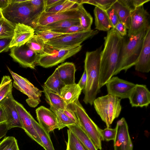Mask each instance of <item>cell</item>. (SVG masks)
Listing matches in <instances>:
<instances>
[{"instance_id": "1", "label": "cell", "mask_w": 150, "mask_h": 150, "mask_svg": "<svg viewBox=\"0 0 150 150\" xmlns=\"http://www.w3.org/2000/svg\"><path fill=\"white\" fill-rule=\"evenodd\" d=\"M123 37L114 28L107 31L104 38L100 54L99 87L100 89L112 77L121 50Z\"/></svg>"}, {"instance_id": "2", "label": "cell", "mask_w": 150, "mask_h": 150, "mask_svg": "<svg viewBox=\"0 0 150 150\" xmlns=\"http://www.w3.org/2000/svg\"><path fill=\"white\" fill-rule=\"evenodd\" d=\"M102 46L94 51L87 52L84 60V70L87 80L86 86L83 90L84 96L83 101L86 104H93L97 94L100 91L99 79L100 72V54Z\"/></svg>"}, {"instance_id": "3", "label": "cell", "mask_w": 150, "mask_h": 150, "mask_svg": "<svg viewBox=\"0 0 150 150\" xmlns=\"http://www.w3.org/2000/svg\"><path fill=\"white\" fill-rule=\"evenodd\" d=\"M147 30L142 31L133 38H129L126 35L123 37L121 50L113 76L122 70L126 72L134 66L139 56Z\"/></svg>"}, {"instance_id": "4", "label": "cell", "mask_w": 150, "mask_h": 150, "mask_svg": "<svg viewBox=\"0 0 150 150\" xmlns=\"http://www.w3.org/2000/svg\"><path fill=\"white\" fill-rule=\"evenodd\" d=\"M82 45L65 48H57L45 44L44 52L38 54L37 65L45 68L56 66L75 55L81 49Z\"/></svg>"}, {"instance_id": "5", "label": "cell", "mask_w": 150, "mask_h": 150, "mask_svg": "<svg viewBox=\"0 0 150 150\" xmlns=\"http://www.w3.org/2000/svg\"><path fill=\"white\" fill-rule=\"evenodd\" d=\"M121 99L108 94L94 100V108L107 127L109 128L114 120L119 116L122 109Z\"/></svg>"}, {"instance_id": "6", "label": "cell", "mask_w": 150, "mask_h": 150, "mask_svg": "<svg viewBox=\"0 0 150 150\" xmlns=\"http://www.w3.org/2000/svg\"><path fill=\"white\" fill-rule=\"evenodd\" d=\"M72 108L80 125L89 136L97 149L101 150L102 141L104 140L101 133V129L89 117L79 99L73 103Z\"/></svg>"}, {"instance_id": "7", "label": "cell", "mask_w": 150, "mask_h": 150, "mask_svg": "<svg viewBox=\"0 0 150 150\" xmlns=\"http://www.w3.org/2000/svg\"><path fill=\"white\" fill-rule=\"evenodd\" d=\"M2 12L4 17L12 23L16 25L20 23L31 27L38 14L33 11L28 0L19 4L11 3Z\"/></svg>"}, {"instance_id": "8", "label": "cell", "mask_w": 150, "mask_h": 150, "mask_svg": "<svg viewBox=\"0 0 150 150\" xmlns=\"http://www.w3.org/2000/svg\"><path fill=\"white\" fill-rule=\"evenodd\" d=\"M13 79V85L16 88L27 96L26 102L30 107L35 108L41 102L42 91L35 86L26 79L12 71L8 67Z\"/></svg>"}, {"instance_id": "9", "label": "cell", "mask_w": 150, "mask_h": 150, "mask_svg": "<svg viewBox=\"0 0 150 150\" xmlns=\"http://www.w3.org/2000/svg\"><path fill=\"white\" fill-rule=\"evenodd\" d=\"M98 33L91 29L76 33L65 34L51 39L45 44L57 48H65L81 45L85 40Z\"/></svg>"}, {"instance_id": "10", "label": "cell", "mask_w": 150, "mask_h": 150, "mask_svg": "<svg viewBox=\"0 0 150 150\" xmlns=\"http://www.w3.org/2000/svg\"><path fill=\"white\" fill-rule=\"evenodd\" d=\"M79 18L77 6L68 10L56 13L47 12L43 10L35 16L32 22L31 27L33 28L62 20Z\"/></svg>"}, {"instance_id": "11", "label": "cell", "mask_w": 150, "mask_h": 150, "mask_svg": "<svg viewBox=\"0 0 150 150\" xmlns=\"http://www.w3.org/2000/svg\"><path fill=\"white\" fill-rule=\"evenodd\" d=\"M149 19L150 15L143 6L131 11L130 27L127 36L133 38L142 31L150 28Z\"/></svg>"}, {"instance_id": "12", "label": "cell", "mask_w": 150, "mask_h": 150, "mask_svg": "<svg viewBox=\"0 0 150 150\" xmlns=\"http://www.w3.org/2000/svg\"><path fill=\"white\" fill-rule=\"evenodd\" d=\"M10 56L24 67L35 69L38 57L26 44L10 48Z\"/></svg>"}, {"instance_id": "13", "label": "cell", "mask_w": 150, "mask_h": 150, "mask_svg": "<svg viewBox=\"0 0 150 150\" xmlns=\"http://www.w3.org/2000/svg\"><path fill=\"white\" fill-rule=\"evenodd\" d=\"M10 91L0 102L6 118V124L8 130L14 127L22 129V125L16 106L15 100Z\"/></svg>"}, {"instance_id": "14", "label": "cell", "mask_w": 150, "mask_h": 150, "mask_svg": "<svg viewBox=\"0 0 150 150\" xmlns=\"http://www.w3.org/2000/svg\"><path fill=\"white\" fill-rule=\"evenodd\" d=\"M105 85L108 94L121 99L128 98L135 86L133 83L117 76L112 77Z\"/></svg>"}, {"instance_id": "15", "label": "cell", "mask_w": 150, "mask_h": 150, "mask_svg": "<svg viewBox=\"0 0 150 150\" xmlns=\"http://www.w3.org/2000/svg\"><path fill=\"white\" fill-rule=\"evenodd\" d=\"M116 133L114 140V150H133L128 127L125 118L122 117L117 123Z\"/></svg>"}, {"instance_id": "16", "label": "cell", "mask_w": 150, "mask_h": 150, "mask_svg": "<svg viewBox=\"0 0 150 150\" xmlns=\"http://www.w3.org/2000/svg\"><path fill=\"white\" fill-rule=\"evenodd\" d=\"M38 123L47 133L57 129L59 124L57 117L55 113L50 109L41 106L35 110Z\"/></svg>"}, {"instance_id": "17", "label": "cell", "mask_w": 150, "mask_h": 150, "mask_svg": "<svg viewBox=\"0 0 150 150\" xmlns=\"http://www.w3.org/2000/svg\"><path fill=\"white\" fill-rule=\"evenodd\" d=\"M15 104L22 124V129L31 139L42 146V142L33 125L32 116L22 104L16 100Z\"/></svg>"}, {"instance_id": "18", "label": "cell", "mask_w": 150, "mask_h": 150, "mask_svg": "<svg viewBox=\"0 0 150 150\" xmlns=\"http://www.w3.org/2000/svg\"><path fill=\"white\" fill-rule=\"evenodd\" d=\"M135 68L137 71L148 73L150 71V28L144 37L142 48Z\"/></svg>"}, {"instance_id": "19", "label": "cell", "mask_w": 150, "mask_h": 150, "mask_svg": "<svg viewBox=\"0 0 150 150\" xmlns=\"http://www.w3.org/2000/svg\"><path fill=\"white\" fill-rule=\"evenodd\" d=\"M128 98L132 107H146L150 103V92L146 85L136 84Z\"/></svg>"}, {"instance_id": "20", "label": "cell", "mask_w": 150, "mask_h": 150, "mask_svg": "<svg viewBox=\"0 0 150 150\" xmlns=\"http://www.w3.org/2000/svg\"><path fill=\"white\" fill-rule=\"evenodd\" d=\"M34 34L35 30L31 27L20 23L16 24L10 48L25 44Z\"/></svg>"}, {"instance_id": "21", "label": "cell", "mask_w": 150, "mask_h": 150, "mask_svg": "<svg viewBox=\"0 0 150 150\" xmlns=\"http://www.w3.org/2000/svg\"><path fill=\"white\" fill-rule=\"evenodd\" d=\"M57 69L60 79L65 85L75 83V74L76 69L73 63L66 62L63 63Z\"/></svg>"}, {"instance_id": "22", "label": "cell", "mask_w": 150, "mask_h": 150, "mask_svg": "<svg viewBox=\"0 0 150 150\" xmlns=\"http://www.w3.org/2000/svg\"><path fill=\"white\" fill-rule=\"evenodd\" d=\"M82 91L78 84L65 85L61 89L60 95L68 106L79 99Z\"/></svg>"}, {"instance_id": "23", "label": "cell", "mask_w": 150, "mask_h": 150, "mask_svg": "<svg viewBox=\"0 0 150 150\" xmlns=\"http://www.w3.org/2000/svg\"><path fill=\"white\" fill-rule=\"evenodd\" d=\"M93 11L96 29L108 31L113 28L106 11L95 6Z\"/></svg>"}, {"instance_id": "24", "label": "cell", "mask_w": 150, "mask_h": 150, "mask_svg": "<svg viewBox=\"0 0 150 150\" xmlns=\"http://www.w3.org/2000/svg\"><path fill=\"white\" fill-rule=\"evenodd\" d=\"M67 127L75 135L85 150H98L89 136L79 124Z\"/></svg>"}, {"instance_id": "25", "label": "cell", "mask_w": 150, "mask_h": 150, "mask_svg": "<svg viewBox=\"0 0 150 150\" xmlns=\"http://www.w3.org/2000/svg\"><path fill=\"white\" fill-rule=\"evenodd\" d=\"M42 87L45 100L50 107L62 110L67 108V105L59 94L50 89L44 85Z\"/></svg>"}, {"instance_id": "26", "label": "cell", "mask_w": 150, "mask_h": 150, "mask_svg": "<svg viewBox=\"0 0 150 150\" xmlns=\"http://www.w3.org/2000/svg\"><path fill=\"white\" fill-rule=\"evenodd\" d=\"M118 15L120 21L125 26L127 29L130 27V12L129 9L122 1L116 0L112 6Z\"/></svg>"}, {"instance_id": "27", "label": "cell", "mask_w": 150, "mask_h": 150, "mask_svg": "<svg viewBox=\"0 0 150 150\" xmlns=\"http://www.w3.org/2000/svg\"><path fill=\"white\" fill-rule=\"evenodd\" d=\"M78 25H80L79 19L76 18L62 20L45 26H36L33 28L35 30H51Z\"/></svg>"}, {"instance_id": "28", "label": "cell", "mask_w": 150, "mask_h": 150, "mask_svg": "<svg viewBox=\"0 0 150 150\" xmlns=\"http://www.w3.org/2000/svg\"><path fill=\"white\" fill-rule=\"evenodd\" d=\"M31 120L33 127L42 142V147L45 150H55L49 134L47 133L42 127L32 116Z\"/></svg>"}, {"instance_id": "29", "label": "cell", "mask_w": 150, "mask_h": 150, "mask_svg": "<svg viewBox=\"0 0 150 150\" xmlns=\"http://www.w3.org/2000/svg\"><path fill=\"white\" fill-rule=\"evenodd\" d=\"M44 85L60 95L61 89L65 85L60 79L57 68Z\"/></svg>"}, {"instance_id": "30", "label": "cell", "mask_w": 150, "mask_h": 150, "mask_svg": "<svg viewBox=\"0 0 150 150\" xmlns=\"http://www.w3.org/2000/svg\"><path fill=\"white\" fill-rule=\"evenodd\" d=\"M77 4L75 0H59L52 6L44 11L49 13H56L68 10L76 7Z\"/></svg>"}, {"instance_id": "31", "label": "cell", "mask_w": 150, "mask_h": 150, "mask_svg": "<svg viewBox=\"0 0 150 150\" xmlns=\"http://www.w3.org/2000/svg\"><path fill=\"white\" fill-rule=\"evenodd\" d=\"M77 7L79 14L80 26L85 31L89 30L93 21V18L90 14L84 8L83 4H77Z\"/></svg>"}, {"instance_id": "32", "label": "cell", "mask_w": 150, "mask_h": 150, "mask_svg": "<svg viewBox=\"0 0 150 150\" xmlns=\"http://www.w3.org/2000/svg\"><path fill=\"white\" fill-rule=\"evenodd\" d=\"M16 25L4 17L0 20V40L12 38Z\"/></svg>"}, {"instance_id": "33", "label": "cell", "mask_w": 150, "mask_h": 150, "mask_svg": "<svg viewBox=\"0 0 150 150\" xmlns=\"http://www.w3.org/2000/svg\"><path fill=\"white\" fill-rule=\"evenodd\" d=\"M50 109L56 114L59 124V130L64 127L76 124L74 121L67 116L63 112V110L57 109L52 107Z\"/></svg>"}, {"instance_id": "34", "label": "cell", "mask_w": 150, "mask_h": 150, "mask_svg": "<svg viewBox=\"0 0 150 150\" xmlns=\"http://www.w3.org/2000/svg\"><path fill=\"white\" fill-rule=\"evenodd\" d=\"M26 44L31 49L38 54L44 52L45 43L42 39L35 34Z\"/></svg>"}, {"instance_id": "35", "label": "cell", "mask_w": 150, "mask_h": 150, "mask_svg": "<svg viewBox=\"0 0 150 150\" xmlns=\"http://www.w3.org/2000/svg\"><path fill=\"white\" fill-rule=\"evenodd\" d=\"M67 135L66 150H85L77 138L69 129L67 130Z\"/></svg>"}, {"instance_id": "36", "label": "cell", "mask_w": 150, "mask_h": 150, "mask_svg": "<svg viewBox=\"0 0 150 150\" xmlns=\"http://www.w3.org/2000/svg\"><path fill=\"white\" fill-rule=\"evenodd\" d=\"M12 85L10 76L6 75L3 77L0 84V102L12 91Z\"/></svg>"}, {"instance_id": "37", "label": "cell", "mask_w": 150, "mask_h": 150, "mask_svg": "<svg viewBox=\"0 0 150 150\" xmlns=\"http://www.w3.org/2000/svg\"><path fill=\"white\" fill-rule=\"evenodd\" d=\"M116 0H78V4L87 3L93 5L106 11L110 8Z\"/></svg>"}, {"instance_id": "38", "label": "cell", "mask_w": 150, "mask_h": 150, "mask_svg": "<svg viewBox=\"0 0 150 150\" xmlns=\"http://www.w3.org/2000/svg\"><path fill=\"white\" fill-rule=\"evenodd\" d=\"M0 150H19L17 140L12 136L4 137L0 142Z\"/></svg>"}, {"instance_id": "39", "label": "cell", "mask_w": 150, "mask_h": 150, "mask_svg": "<svg viewBox=\"0 0 150 150\" xmlns=\"http://www.w3.org/2000/svg\"><path fill=\"white\" fill-rule=\"evenodd\" d=\"M35 34L39 36L45 42L62 35L65 34L50 30H35Z\"/></svg>"}, {"instance_id": "40", "label": "cell", "mask_w": 150, "mask_h": 150, "mask_svg": "<svg viewBox=\"0 0 150 150\" xmlns=\"http://www.w3.org/2000/svg\"><path fill=\"white\" fill-rule=\"evenodd\" d=\"M121 1L132 11L137 8L143 6L150 0H121Z\"/></svg>"}, {"instance_id": "41", "label": "cell", "mask_w": 150, "mask_h": 150, "mask_svg": "<svg viewBox=\"0 0 150 150\" xmlns=\"http://www.w3.org/2000/svg\"><path fill=\"white\" fill-rule=\"evenodd\" d=\"M101 133L104 140L108 142L114 139L116 133V129L106 127L101 130Z\"/></svg>"}, {"instance_id": "42", "label": "cell", "mask_w": 150, "mask_h": 150, "mask_svg": "<svg viewBox=\"0 0 150 150\" xmlns=\"http://www.w3.org/2000/svg\"><path fill=\"white\" fill-rule=\"evenodd\" d=\"M51 30L63 34H70L85 31L80 25H73L64 28Z\"/></svg>"}, {"instance_id": "43", "label": "cell", "mask_w": 150, "mask_h": 150, "mask_svg": "<svg viewBox=\"0 0 150 150\" xmlns=\"http://www.w3.org/2000/svg\"><path fill=\"white\" fill-rule=\"evenodd\" d=\"M106 11L112 25V28H114L117 23L120 21L119 16L112 6Z\"/></svg>"}, {"instance_id": "44", "label": "cell", "mask_w": 150, "mask_h": 150, "mask_svg": "<svg viewBox=\"0 0 150 150\" xmlns=\"http://www.w3.org/2000/svg\"><path fill=\"white\" fill-rule=\"evenodd\" d=\"M44 0H29L28 2L33 11L38 14L43 10Z\"/></svg>"}, {"instance_id": "45", "label": "cell", "mask_w": 150, "mask_h": 150, "mask_svg": "<svg viewBox=\"0 0 150 150\" xmlns=\"http://www.w3.org/2000/svg\"><path fill=\"white\" fill-rule=\"evenodd\" d=\"M64 113L69 118L74 121L77 125H79V120L73 110L72 104L67 106V108L63 110Z\"/></svg>"}, {"instance_id": "46", "label": "cell", "mask_w": 150, "mask_h": 150, "mask_svg": "<svg viewBox=\"0 0 150 150\" xmlns=\"http://www.w3.org/2000/svg\"><path fill=\"white\" fill-rule=\"evenodd\" d=\"M12 38H4L0 40V53L8 51L10 48V44Z\"/></svg>"}, {"instance_id": "47", "label": "cell", "mask_w": 150, "mask_h": 150, "mask_svg": "<svg viewBox=\"0 0 150 150\" xmlns=\"http://www.w3.org/2000/svg\"><path fill=\"white\" fill-rule=\"evenodd\" d=\"M114 28L122 37H124L127 35V28L124 24L120 21L117 23Z\"/></svg>"}, {"instance_id": "48", "label": "cell", "mask_w": 150, "mask_h": 150, "mask_svg": "<svg viewBox=\"0 0 150 150\" xmlns=\"http://www.w3.org/2000/svg\"><path fill=\"white\" fill-rule=\"evenodd\" d=\"M87 80L86 73L85 70H84L80 80L77 83L82 90H83L86 87Z\"/></svg>"}, {"instance_id": "49", "label": "cell", "mask_w": 150, "mask_h": 150, "mask_svg": "<svg viewBox=\"0 0 150 150\" xmlns=\"http://www.w3.org/2000/svg\"><path fill=\"white\" fill-rule=\"evenodd\" d=\"M6 118L4 110L0 104V125L6 123Z\"/></svg>"}, {"instance_id": "50", "label": "cell", "mask_w": 150, "mask_h": 150, "mask_svg": "<svg viewBox=\"0 0 150 150\" xmlns=\"http://www.w3.org/2000/svg\"><path fill=\"white\" fill-rule=\"evenodd\" d=\"M8 130L6 123L0 125V139L6 135Z\"/></svg>"}, {"instance_id": "51", "label": "cell", "mask_w": 150, "mask_h": 150, "mask_svg": "<svg viewBox=\"0 0 150 150\" xmlns=\"http://www.w3.org/2000/svg\"><path fill=\"white\" fill-rule=\"evenodd\" d=\"M59 0H44L43 10L57 2Z\"/></svg>"}, {"instance_id": "52", "label": "cell", "mask_w": 150, "mask_h": 150, "mask_svg": "<svg viewBox=\"0 0 150 150\" xmlns=\"http://www.w3.org/2000/svg\"><path fill=\"white\" fill-rule=\"evenodd\" d=\"M11 3V0H0V9L2 11L6 8Z\"/></svg>"}, {"instance_id": "53", "label": "cell", "mask_w": 150, "mask_h": 150, "mask_svg": "<svg viewBox=\"0 0 150 150\" xmlns=\"http://www.w3.org/2000/svg\"><path fill=\"white\" fill-rule=\"evenodd\" d=\"M4 17L2 11L0 9V20L2 19Z\"/></svg>"}]
</instances>
